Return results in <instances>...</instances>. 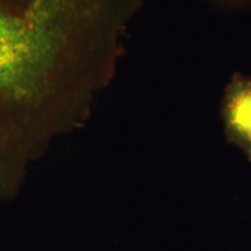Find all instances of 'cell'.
Wrapping results in <instances>:
<instances>
[{
	"label": "cell",
	"instance_id": "6da1fadb",
	"mask_svg": "<svg viewBox=\"0 0 251 251\" xmlns=\"http://www.w3.org/2000/svg\"><path fill=\"white\" fill-rule=\"evenodd\" d=\"M142 0H0V108L50 92L77 33H118Z\"/></svg>",
	"mask_w": 251,
	"mask_h": 251
},
{
	"label": "cell",
	"instance_id": "7a4b0ae2",
	"mask_svg": "<svg viewBox=\"0 0 251 251\" xmlns=\"http://www.w3.org/2000/svg\"><path fill=\"white\" fill-rule=\"evenodd\" d=\"M222 121L227 140L251 161V77L235 74L225 89Z\"/></svg>",
	"mask_w": 251,
	"mask_h": 251
}]
</instances>
